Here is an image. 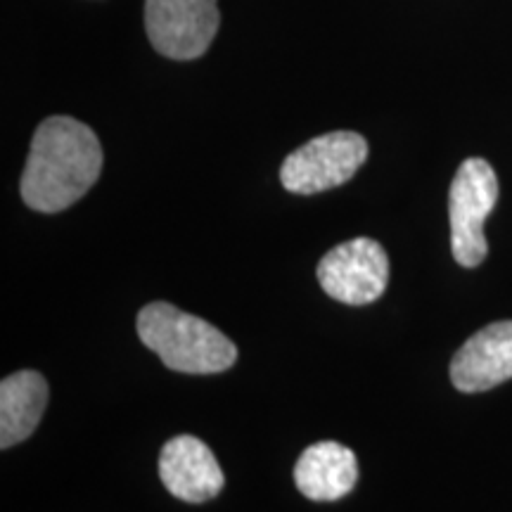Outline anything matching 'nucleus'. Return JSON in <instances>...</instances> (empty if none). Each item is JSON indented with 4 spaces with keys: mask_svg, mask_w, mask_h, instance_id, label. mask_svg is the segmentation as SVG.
<instances>
[{
    "mask_svg": "<svg viewBox=\"0 0 512 512\" xmlns=\"http://www.w3.org/2000/svg\"><path fill=\"white\" fill-rule=\"evenodd\" d=\"M102 171V147L93 128L72 117H50L36 128L22 174V200L41 214L72 207Z\"/></svg>",
    "mask_w": 512,
    "mask_h": 512,
    "instance_id": "obj_1",
    "label": "nucleus"
},
{
    "mask_svg": "<svg viewBox=\"0 0 512 512\" xmlns=\"http://www.w3.org/2000/svg\"><path fill=\"white\" fill-rule=\"evenodd\" d=\"M136 330L140 342L176 373H223L238 361V347L219 328L174 304H147L138 313Z\"/></svg>",
    "mask_w": 512,
    "mask_h": 512,
    "instance_id": "obj_2",
    "label": "nucleus"
},
{
    "mask_svg": "<svg viewBox=\"0 0 512 512\" xmlns=\"http://www.w3.org/2000/svg\"><path fill=\"white\" fill-rule=\"evenodd\" d=\"M498 202L494 166L482 157H470L458 166L448 192L453 259L465 268H477L489 254L484 223Z\"/></svg>",
    "mask_w": 512,
    "mask_h": 512,
    "instance_id": "obj_3",
    "label": "nucleus"
},
{
    "mask_svg": "<svg viewBox=\"0 0 512 512\" xmlns=\"http://www.w3.org/2000/svg\"><path fill=\"white\" fill-rule=\"evenodd\" d=\"M366 159L368 143L361 133L332 131L287 155L280 181L294 195H318L351 181Z\"/></svg>",
    "mask_w": 512,
    "mask_h": 512,
    "instance_id": "obj_4",
    "label": "nucleus"
},
{
    "mask_svg": "<svg viewBox=\"0 0 512 512\" xmlns=\"http://www.w3.org/2000/svg\"><path fill=\"white\" fill-rule=\"evenodd\" d=\"M219 24V0H145L147 36L169 60L202 57Z\"/></svg>",
    "mask_w": 512,
    "mask_h": 512,
    "instance_id": "obj_5",
    "label": "nucleus"
},
{
    "mask_svg": "<svg viewBox=\"0 0 512 512\" xmlns=\"http://www.w3.org/2000/svg\"><path fill=\"white\" fill-rule=\"evenodd\" d=\"M318 283L325 294L349 306H366L382 297L389 283V256L377 240L342 242L320 259Z\"/></svg>",
    "mask_w": 512,
    "mask_h": 512,
    "instance_id": "obj_6",
    "label": "nucleus"
},
{
    "mask_svg": "<svg viewBox=\"0 0 512 512\" xmlns=\"http://www.w3.org/2000/svg\"><path fill=\"white\" fill-rule=\"evenodd\" d=\"M159 477L166 491L185 503H207L226 484L214 451L190 434L166 441L159 453Z\"/></svg>",
    "mask_w": 512,
    "mask_h": 512,
    "instance_id": "obj_7",
    "label": "nucleus"
},
{
    "mask_svg": "<svg viewBox=\"0 0 512 512\" xmlns=\"http://www.w3.org/2000/svg\"><path fill=\"white\" fill-rule=\"evenodd\" d=\"M512 380V320L475 332L451 361L453 387L465 394L486 392Z\"/></svg>",
    "mask_w": 512,
    "mask_h": 512,
    "instance_id": "obj_8",
    "label": "nucleus"
},
{
    "mask_svg": "<svg viewBox=\"0 0 512 512\" xmlns=\"http://www.w3.org/2000/svg\"><path fill=\"white\" fill-rule=\"evenodd\" d=\"M358 479L354 451L339 441H318L294 465V484L311 501H339L351 494Z\"/></svg>",
    "mask_w": 512,
    "mask_h": 512,
    "instance_id": "obj_9",
    "label": "nucleus"
},
{
    "mask_svg": "<svg viewBox=\"0 0 512 512\" xmlns=\"http://www.w3.org/2000/svg\"><path fill=\"white\" fill-rule=\"evenodd\" d=\"M48 406V382L36 370H19L0 382V446L29 439Z\"/></svg>",
    "mask_w": 512,
    "mask_h": 512,
    "instance_id": "obj_10",
    "label": "nucleus"
}]
</instances>
